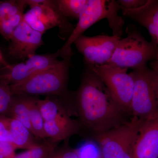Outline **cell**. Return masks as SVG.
Listing matches in <instances>:
<instances>
[{
  "label": "cell",
  "instance_id": "cell-28",
  "mask_svg": "<svg viewBox=\"0 0 158 158\" xmlns=\"http://www.w3.org/2000/svg\"><path fill=\"white\" fill-rule=\"evenodd\" d=\"M0 64H1L2 66H6V65H8L9 64L8 63L6 60H5V58L3 56L2 54L1 51L0 50Z\"/></svg>",
  "mask_w": 158,
  "mask_h": 158
},
{
  "label": "cell",
  "instance_id": "cell-30",
  "mask_svg": "<svg viewBox=\"0 0 158 158\" xmlns=\"http://www.w3.org/2000/svg\"><path fill=\"white\" fill-rule=\"evenodd\" d=\"M154 70L158 74V70H155V69H154Z\"/></svg>",
  "mask_w": 158,
  "mask_h": 158
},
{
  "label": "cell",
  "instance_id": "cell-1",
  "mask_svg": "<svg viewBox=\"0 0 158 158\" xmlns=\"http://www.w3.org/2000/svg\"><path fill=\"white\" fill-rule=\"evenodd\" d=\"M72 107L78 117L81 129L93 137L120 126L128 121L129 115L114 101L105 85L88 68L78 89L73 93Z\"/></svg>",
  "mask_w": 158,
  "mask_h": 158
},
{
  "label": "cell",
  "instance_id": "cell-9",
  "mask_svg": "<svg viewBox=\"0 0 158 158\" xmlns=\"http://www.w3.org/2000/svg\"><path fill=\"white\" fill-rule=\"evenodd\" d=\"M27 2L30 9L24 14L23 20L32 29L43 34L58 27L62 39L65 36L69 37L74 27L59 13L55 1L27 0Z\"/></svg>",
  "mask_w": 158,
  "mask_h": 158
},
{
  "label": "cell",
  "instance_id": "cell-3",
  "mask_svg": "<svg viewBox=\"0 0 158 158\" xmlns=\"http://www.w3.org/2000/svg\"><path fill=\"white\" fill-rule=\"evenodd\" d=\"M70 64V59H63L57 66L10 86L11 91L14 95L58 96L68 102L72 94L68 89Z\"/></svg>",
  "mask_w": 158,
  "mask_h": 158
},
{
  "label": "cell",
  "instance_id": "cell-12",
  "mask_svg": "<svg viewBox=\"0 0 158 158\" xmlns=\"http://www.w3.org/2000/svg\"><path fill=\"white\" fill-rule=\"evenodd\" d=\"M42 35L23 20L10 40L8 48L9 55L15 59L25 61L35 55L37 49L43 45Z\"/></svg>",
  "mask_w": 158,
  "mask_h": 158
},
{
  "label": "cell",
  "instance_id": "cell-16",
  "mask_svg": "<svg viewBox=\"0 0 158 158\" xmlns=\"http://www.w3.org/2000/svg\"><path fill=\"white\" fill-rule=\"evenodd\" d=\"M37 96L27 95L29 116L32 132L37 139L46 140L44 130V120L37 104Z\"/></svg>",
  "mask_w": 158,
  "mask_h": 158
},
{
  "label": "cell",
  "instance_id": "cell-15",
  "mask_svg": "<svg viewBox=\"0 0 158 158\" xmlns=\"http://www.w3.org/2000/svg\"><path fill=\"white\" fill-rule=\"evenodd\" d=\"M9 121L11 144L15 149L28 150L39 144L31 131L20 122L9 117Z\"/></svg>",
  "mask_w": 158,
  "mask_h": 158
},
{
  "label": "cell",
  "instance_id": "cell-22",
  "mask_svg": "<svg viewBox=\"0 0 158 158\" xmlns=\"http://www.w3.org/2000/svg\"><path fill=\"white\" fill-rule=\"evenodd\" d=\"M14 96L10 86L0 83V116H8Z\"/></svg>",
  "mask_w": 158,
  "mask_h": 158
},
{
  "label": "cell",
  "instance_id": "cell-7",
  "mask_svg": "<svg viewBox=\"0 0 158 158\" xmlns=\"http://www.w3.org/2000/svg\"><path fill=\"white\" fill-rule=\"evenodd\" d=\"M142 120L135 117L120 126L93 136L102 158H133L134 146Z\"/></svg>",
  "mask_w": 158,
  "mask_h": 158
},
{
  "label": "cell",
  "instance_id": "cell-5",
  "mask_svg": "<svg viewBox=\"0 0 158 158\" xmlns=\"http://www.w3.org/2000/svg\"><path fill=\"white\" fill-rule=\"evenodd\" d=\"M134 88L130 112L142 121L158 115V74L147 65L131 72Z\"/></svg>",
  "mask_w": 158,
  "mask_h": 158
},
{
  "label": "cell",
  "instance_id": "cell-21",
  "mask_svg": "<svg viewBox=\"0 0 158 158\" xmlns=\"http://www.w3.org/2000/svg\"><path fill=\"white\" fill-rule=\"evenodd\" d=\"M24 13H19L8 19L0 20V34L10 41L15 29L23 20Z\"/></svg>",
  "mask_w": 158,
  "mask_h": 158
},
{
  "label": "cell",
  "instance_id": "cell-29",
  "mask_svg": "<svg viewBox=\"0 0 158 158\" xmlns=\"http://www.w3.org/2000/svg\"><path fill=\"white\" fill-rule=\"evenodd\" d=\"M157 58L158 59V55ZM155 69V70H158V60L157 62V63L155 64L154 65V69Z\"/></svg>",
  "mask_w": 158,
  "mask_h": 158
},
{
  "label": "cell",
  "instance_id": "cell-20",
  "mask_svg": "<svg viewBox=\"0 0 158 158\" xmlns=\"http://www.w3.org/2000/svg\"><path fill=\"white\" fill-rule=\"evenodd\" d=\"M27 6L26 0L0 1V20L8 19L19 13H23Z\"/></svg>",
  "mask_w": 158,
  "mask_h": 158
},
{
  "label": "cell",
  "instance_id": "cell-27",
  "mask_svg": "<svg viewBox=\"0 0 158 158\" xmlns=\"http://www.w3.org/2000/svg\"><path fill=\"white\" fill-rule=\"evenodd\" d=\"M15 150L11 143L0 141V158H12Z\"/></svg>",
  "mask_w": 158,
  "mask_h": 158
},
{
  "label": "cell",
  "instance_id": "cell-2",
  "mask_svg": "<svg viewBox=\"0 0 158 158\" xmlns=\"http://www.w3.org/2000/svg\"><path fill=\"white\" fill-rule=\"evenodd\" d=\"M120 10L116 1L88 0L78 18V22L62 48L57 51L62 59H70L73 53L72 45L83 33L101 20L106 19L113 35L121 37L123 34V20L118 14Z\"/></svg>",
  "mask_w": 158,
  "mask_h": 158
},
{
  "label": "cell",
  "instance_id": "cell-4",
  "mask_svg": "<svg viewBox=\"0 0 158 158\" xmlns=\"http://www.w3.org/2000/svg\"><path fill=\"white\" fill-rule=\"evenodd\" d=\"M37 104L44 120L46 136L52 142L57 144L80 132L78 121L70 117L61 98L52 96L44 99L38 98Z\"/></svg>",
  "mask_w": 158,
  "mask_h": 158
},
{
  "label": "cell",
  "instance_id": "cell-10",
  "mask_svg": "<svg viewBox=\"0 0 158 158\" xmlns=\"http://www.w3.org/2000/svg\"><path fill=\"white\" fill-rule=\"evenodd\" d=\"M58 52L32 56L24 62L8 64L0 69V83L11 86L28 78L41 71L59 65L63 59Z\"/></svg>",
  "mask_w": 158,
  "mask_h": 158
},
{
  "label": "cell",
  "instance_id": "cell-17",
  "mask_svg": "<svg viewBox=\"0 0 158 158\" xmlns=\"http://www.w3.org/2000/svg\"><path fill=\"white\" fill-rule=\"evenodd\" d=\"M7 117L20 122L32 133L29 116L27 95H14L11 109Z\"/></svg>",
  "mask_w": 158,
  "mask_h": 158
},
{
  "label": "cell",
  "instance_id": "cell-23",
  "mask_svg": "<svg viewBox=\"0 0 158 158\" xmlns=\"http://www.w3.org/2000/svg\"><path fill=\"white\" fill-rule=\"evenodd\" d=\"M79 158H102L98 157L99 147L94 140L88 141L83 143L77 149Z\"/></svg>",
  "mask_w": 158,
  "mask_h": 158
},
{
  "label": "cell",
  "instance_id": "cell-6",
  "mask_svg": "<svg viewBox=\"0 0 158 158\" xmlns=\"http://www.w3.org/2000/svg\"><path fill=\"white\" fill-rule=\"evenodd\" d=\"M158 55V46L155 43L147 41L138 31L133 30L119 40L107 64L134 70L145 66Z\"/></svg>",
  "mask_w": 158,
  "mask_h": 158
},
{
  "label": "cell",
  "instance_id": "cell-31",
  "mask_svg": "<svg viewBox=\"0 0 158 158\" xmlns=\"http://www.w3.org/2000/svg\"><path fill=\"white\" fill-rule=\"evenodd\" d=\"M0 65H1V64H0Z\"/></svg>",
  "mask_w": 158,
  "mask_h": 158
},
{
  "label": "cell",
  "instance_id": "cell-26",
  "mask_svg": "<svg viewBox=\"0 0 158 158\" xmlns=\"http://www.w3.org/2000/svg\"><path fill=\"white\" fill-rule=\"evenodd\" d=\"M147 0H118V3L120 9L132 10L141 8L145 5Z\"/></svg>",
  "mask_w": 158,
  "mask_h": 158
},
{
  "label": "cell",
  "instance_id": "cell-25",
  "mask_svg": "<svg viewBox=\"0 0 158 158\" xmlns=\"http://www.w3.org/2000/svg\"><path fill=\"white\" fill-rule=\"evenodd\" d=\"M51 158H79L77 149L65 146L59 150L56 149Z\"/></svg>",
  "mask_w": 158,
  "mask_h": 158
},
{
  "label": "cell",
  "instance_id": "cell-19",
  "mask_svg": "<svg viewBox=\"0 0 158 158\" xmlns=\"http://www.w3.org/2000/svg\"><path fill=\"white\" fill-rule=\"evenodd\" d=\"M57 144L45 140L36 147L15 154L12 158H51L56 149Z\"/></svg>",
  "mask_w": 158,
  "mask_h": 158
},
{
  "label": "cell",
  "instance_id": "cell-14",
  "mask_svg": "<svg viewBox=\"0 0 158 158\" xmlns=\"http://www.w3.org/2000/svg\"><path fill=\"white\" fill-rule=\"evenodd\" d=\"M120 10L125 17L135 21L147 29L152 41L158 46V1L148 0L145 5L138 9Z\"/></svg>",
  "mask_w": 158,
  "mask_h": 158
},
{
  "label": "cell",
  "instance_id": "cell-24",
  "mask_svg": "<svg viewBox=\"0 0 158 158\" xmlns=\"http://www.w3.org/2000/svg\"><path fill=\"white\" fill-rule=\"evenodd\" d=\"M0 141L11 144L9 117L7 116H0Z\"/></svg>",
  "mask_w": 158,
  "mask_h": 158
},
{
  "label": "cell",
  "instance_id": "cell-8",
  "mask_svg": "<svg viewBox=\"0 0 158 158\" xmlns=\"http://www.w3.org/2000/svg\"><path fill=\"white\" fill-rule=\"evenodd\" d=\"M101 80L114 101L131 115L130 107L134 88V79L128 69L106 64L87 66Z\"/></svg>",
  "mask_w": 158,
  "mask_h": 158
},
{
  "label": "cell",
  "instance_id": "cell-18",
  "mask_svg": "<svg viewBox=\"0 0 158 158\" xmlns=\"http://www.w3.org/2000/svg\"><path fill=\"white\" fill-rule=\"evenodd\" d=\"M88 0H56V6L59 13L64 17L78 19Z\"/></svg>",
  "mask_w": 158,
  "mask_h": 158
},
{
  "label": "cell",
  "instance_id": "cell-13",
  "mask_svg": "<svg viewBox=\"0 0 158 158\" xmlns=\"http://www.w3.org/2000/svg\"><path fill=\"white\" fill-rule=\"evenodd\" d=\"M133 158H158V115L142 121L134 146Z\"/></svg>",
  "mask_w": 158,
  "mask_h": 158
},
{
  "label": "cell",
  "instance_id": "cell-11",
  "mask_svg": "<svg viewBox=\"0 0 158 158\" xmlns=\"http://www.w3.org/2000/svg\"><path fill=\"white\" fill-rule=\"evenodd\" d=\"M121 38L113 35L93 37L82 35L74 44L83 55L86 66L100 65L110 61Z\"/></svg>",
  "mask_w": 158,
  "mask_h": 158
}]
</instances>
